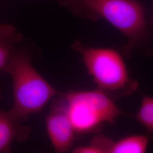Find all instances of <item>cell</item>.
<instances>
[{"instance_id":"6da1fadb","label":"cell","mask_w":153,"mask_h":153,"mask_svg":"<svg viewBox=\"0 0 153 153\" xmlns=\"http://www.w3.org/2000/svg\"><path fill=\"white\" fill-rule=\"evenodd\" d=\"M76 18L96 22L104 19L125 36L124 55L142 49L150 43L149 30L142 4L137 0H57Z\"/></svg>"},{"instance_id":"7a4b0ae2","label":"cell","mask_w":153,"mask_h":153,"mask_svg":"<svg viewBox=\"0 0 153 153\" xmlns=\"http://www.w3.org/2000/svg\"><path fill=\"white\" fill-rule=\"evenodd\" d=\"M21 44L13 50L4 71L10 74L13 81V105L9 112L25 121L29 115L40 112L50 100L61 93L33 68L30 49L21 46Z\"/></svg>"},{"instance_id":"3957f363","label":"cell","mask_w":153,"mask_h":153,"mask_svg":"<svg viewBox=\"0 0 153 153\" xmlns=\"http://www.w3.org/2000/svg\"><path fill=\"white\" fill-rule=\"evenodd\" d=\"M71 48L81 55L99 90L116 97L129 95L137 90L138 83L130 76L125 61L117 51L89 47L77 40Z\"/></svg>"},{"instance_id":"277c9868","label":"cell","mask_w":153,"mask_h":153,"mask_svg":"<svg viewBox=\"0 0 153 153\" xmlns=\"http://www.w3.org/2000/svg\"><path fill=\"white\" fill-rule=\"evenodd\" d=\"M66 109L76 134H86L105 123L114 124L123 112L101 90L70 91L62 94Z\"/></svg>"},{"instance_id":"5b68a950","label":"cell","mask_w":153,"mask_h":153,"mask_svg":"<svg viewBox=\"0 0 153 153\" xmlns=\"http://www.w3.org/2000/svg\"><path fill=\"white\" fill-rule=\"evenodd\" d=\"M56 99L51 111L45 119L50 141L56 153H67L71 150L76 134L68 115L61 94Z\"/></svg>"},{"instance_id":"8992f818","label":"cell","mask_w":153,"mask_h":153,"mask_svg":"<svg viewBox=\"0 0 153 153\" xmlns=\"http://www.w3.org/2000/svg\"><path fill=\"white\" fill-rule=\"evenodd\" d=\"M149 141L146 135H131L114 141L102 134L94 137L89 144L97 153H144L148 149Z\"/></svg>"},{"instance_id":"52a82bcc","label":"cell","mask_w":153,"mask_h":153,"mask_svg":"<svg viewBox=\"0 0 153 153\" xmlns=\"http://www.w3.org/2000/svg\"><path fill=\"white\" fill-rule=\"evenodd\" d=\"M22 121L9 111H4L0 108V153L10 152L14 140L23 142L27 138L30 129L23 124Z\"/></svg>"},{"instance_id":"ba28073f","label":"cell","mask_w":153,"mask_h":153,"mask_svg":"<svg viewBox=\"0 0 153 153\" xmlns=\"http://www.w3.org/2000/svg\"><path fill=\"white\" fill-rule=\"evenodd\" d=\"M24 42V37L16 28L9 24L0 25V70L8 64L13 50Z\"/></svg>"},{"instance_id":"9c48e42d","label":"cell","mask_w":153,"mask_h":153,"mask_svg":"<svg viewBox=\"0 0 153 153\" xmlns=\"http://www.w3.org/2000/svg\"><path fill=\"white\" fill-rule=\"evenodd\" d=\"M135 118L153 137V97L143 96Z\"/></svg>"},{"instance_id":"30bf717a","label":"cell","mask_w":153,"mask_h":153,"mask_svg":"<svg viewBox=\"0 0 153 153\" xmlns=\"http://www.w3.org/2000/svg\"></svg>"}]
</instances>
